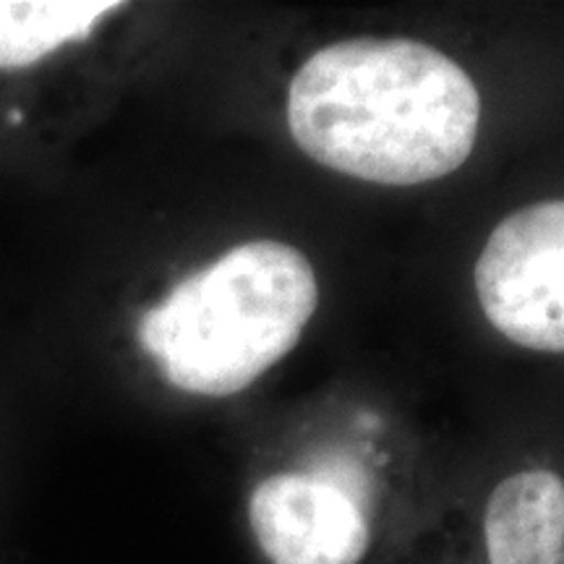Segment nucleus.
I'll return each instance as SVG.
<instances>
[{
  "label": "nucleus",
  "mask_w": 564,
  "mask_h": 564,
  "mask_svg": "<svg viewBox=\"0 0 564 564\" xmlns=\"http://www.w3.org/2000/svg\"><path fill=\"white\" fill-rule=\"evenodd\" d=\"M481 95L457 63L415 40L358 37L316 51L293 76L288 126L329 171L419 186L465 165Z\"/></svg>",
  "instance_id": "obj_1"
},
{
  "label": "nucleus",
  "mask_w": 564,
  "mask_h": 564,
  "mask_svg": "<svg viewBox=\"0 0 564 564\" xmlns=\"http://www.w3.org/2000/svg\"><path fill=\"white\" fill-rule=\"evenodd\" d=\"M316 303V274L299 249L249 241L181 280L137 335L173 387L228 398L299 345Z\"/></svg>",
  "instance_id": "obj_2"
},
{
  "label": "nucleus",
  "mask_w": 564,
  "mask_h": 564,
  "mask_svg": "<svg viewBox=\"0 0 564 564\" xmlns=\"http://www.w3.org/2000/svg\"><path fill=\"white\" fill-rule=\"evenodd\" d=\"M373 491L350 457H324L253 486L249 523L270 564H361L371 546Z\"/></svg>",
  "instance_id": "obj_3"
},
{
  "label": "nucleus",
  "mask_w": 564,
  "mask_h": 564,
  "mask_svg": "<svg viewBox=\"0 0 564 564\" xmlns=\"http://www.w3.org/2000/svg\"><path fill=\"white\" fill-rule=\"evenodd\" d=\"M486 319L507 340L564 352V199L512 212L476 262Z\"/></svg>",
  "instance_id": "obj_4"
},
{
  "label": "nucleus",
  "mask_w": 564,
  "mask_h": 564,
  "mask_svg": "<svg viewBox=\"0 0 564 564\" xmlns=\"http://www.w3.org/2000/svg\"><path fill=\"white\" fill-rule=\"evenodd\" d=\"M486 564H564V478L533 468L507 476L484 510Z\"/></svg>",
  "instance_id": "obj_5"
},
{
  "label": "nucleus",
  "mask_w": 564,
  "mask_h": 564,
  "mask_svg": "<svg viewBox=\"0 0 564 564\" xmlns=\"http://www.w3.org/2000/svg\"><path fill=\"white\" fill-rule=\"evenodd\" d=\"M123 3L108 0H0V68H26L87 40L95 24Z\"/></svg>",
  "instance_id": "obj_6"
}]
</instances>
